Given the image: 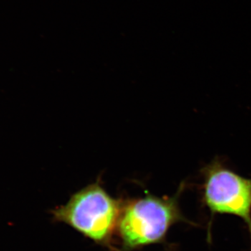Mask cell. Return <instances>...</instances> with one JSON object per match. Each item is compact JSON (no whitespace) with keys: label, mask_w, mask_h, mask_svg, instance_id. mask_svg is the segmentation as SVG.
<instances>
[{"label":"cell","mask_w":251,"mask_h":251,"mask_svg":"<svg viewBox=\"0 0 251 251\" xmlns=\"http://www.w3.org/2000/svg\"><path fill=\"white\" fill-rule=\"evenodd\" d=\"M201 201L211 214L208 230L216 214H230L247 224L251 241V178L244 177L216 157L201 171Z\"/></svg>","instance_id":"obj_3"},{"label":"cell","mask_w":251,"mask_h":251,"mask_svg":"<svg viewBox=\"0 0 251 251\" xmlns=\"http://www.w3.org/2000/svg\"><path fill=\"white\" fill-rule=\"evenodd\" d=\"M186 181L180 184L174 196L158 197L148 193L145 197L123 201L117 225L120 251H133L147 246L164 244L172 226L186 223L198 225L186 219L179 206V198L187 188Z\"/></svg>","instance_id":"obj_1"},{"label":"cell","mask_w":251,"mask_h":251,"mask_svg":"<svg viewBox=\"0 0 251 251\" xmlns=\"http://www.w3.org/2000/svg\"><path fill=\"white\" fill-rule=\"evenodd\" d=\"M123 201L112 197L102 185H88L64 205L52 211L55 222L67 224L96 244L116 251L112 244Z\"/></svg>","instance_id":"obj_2"}]
</instances>
